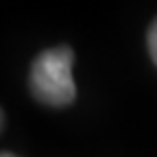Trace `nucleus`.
<instances>
[{"label":"nucleus","instance_id":"obj_1","mask_svg":"<svg viewBox=\"0 0 157 157\" xmlns=\"http://www.w3.org/2000/svg\"><path fill=\"white\" fill-rule=\"evenodd\" d=\"M74 52L70 46H55L35 57L29 72L31 94L50 107H66L74 101L76 87L72 78Z\"/></svg>","mask_w":157,"mask_h":157},{"label":"nucleus","instance_id":"obj_2","mask_svg":"<svg viewBox=\"0 0 157 157\" xmlns=\"http://www.w3.org/2000/svg\"><path fill=\"white\" fill-rule=\"evenodd\" d=\"M146 44H148V55L153 59V63L157 66V20L148 26V33H146Z\"/></svg>","mask_w":157,"mask_h":157},{"label":"nucleus","instance_id":"obj_3","mask_svg":"<svg viewBox=\"0 0 157 157\" xmlns=\"http://www.w3.org/2000/svg\"><path fill=\"white\" fill-rule=\"evenodd\" d=\"M2 122H5V116H2V109H0V129H2Z\"/></svg>","mask_w":157,"mask_h":157},{"label":"nucleus","instance_id":"obj_4","mask_svg":"<svg viewBox=\"0 0 157 157\" xmlns=\"http://www.w3.org/2000/svg\"><path fill=\"white\" fill-rule=\"evenodd\" d=\"M0 157H17V155H11V153H0Z\"/></svg>","mask_w":157,"mask_h":157}]
</instances>
